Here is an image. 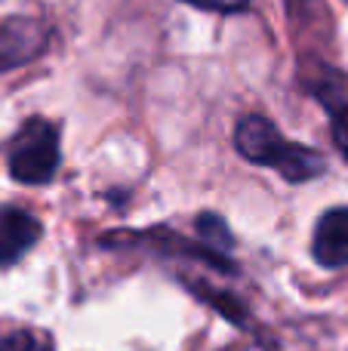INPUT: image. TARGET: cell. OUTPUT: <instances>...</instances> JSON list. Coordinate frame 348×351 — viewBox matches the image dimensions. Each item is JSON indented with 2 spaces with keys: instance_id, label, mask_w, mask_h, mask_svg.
Masks as SVG:
<instances>
[{
  "instance_id": "cell-5",
  "label": "cell",
  "mask_w": 348,
  "mask_h": 351,
  "mask_svg": "<svg viewBox=\"0 0 348 351\" xmlns=\"http://www.w3.org/2000/svg\"><path fill=\"white\" fill-rule=\"evenodd\" d=\"M40 241V222L18 206H0V268L18 262Z\"/></svg>"
},
{
  "instance_id": "cell-2",
  "label": "cell",
  "mask_w": 348,
  "mask_h": 351,
  "mask_svg": "<svg viewBox=\"0 0 348 351\" xmlns=\"http://www.w3.org/2000/svg\"><path fill=\"white\" fill-rule=\"evenodd\" d=\"M59 130L43 117L25 121L6 148L10 176L22 185H47L59 170Z\"/></svg>"
},
{
  "instance_id": "cell-4",
  "label": "cell",
  "mask_w": 348,
  "mask_h": 351,
  "mask_svg": "<svg viewBox=\"0 0 348 351\" xmlns=\"http://www.w3.org/2000/svg\"><path fill=\"white\" fill-rule=\"evenodd\" d=\"M306 80H308V90L321 99V105L330 114L333 142H336L339 154L348 160V74L318 65V74H312Z\"/></svg>"
},
{
  "instance_id": "cell-8",
  "label": "cell",
  "mask_w": 348,
  "mask_h": 351,
  "mask_svg": "<svg viewBox=\"0 0 348 351\" xmlns=\"http://www.w3.org/2000/svg\"><path fill=\"white\" fill-rule=\"evenodd\" d=\"M0 351H53V336L43 330H16L6 339H0Z\"/></svg>"
},
{
  "instance_id": "cell-1",
  "label": "cell",
  "mask_w": 348,
  "mask_h": 351,
  "mask_svg": "<svg viewBox=\"0 0 348 351\" xmlns=\"http://www.w3.org/2000/svg\"><path fill=\"white\" fill-rule=\"evenodd\" d=\"M234 145L250 164L271 167L287 182H308L324 173V158L314 154L312 148L296 145L284 139V133L271 121L259 114H250L234 130Z\"/></svg>"
},
{
  "instance_id": "cell-3",
  "label": "cell",
  "mask_w": 348,
  "mask_h": 351,
  "mask_svg": "<svg viewBox=\"0 0 348 351\" xmlns=\"http://www.w3.org/2000/svg\"><path fill=\"white\" fill-rule=\"evenodd\" d=\"M49 47V28L40 19H6L0 25V74L28 65Z\"/></svg>"
},
{
  "instance_id": "cell-7",
  "label": "cell",
  "mask_w": 348,
  "mask_h": 351,
  "mask_svg": "<svg viewBox=\"0 0 348 351\" xmlns=\"http://www.w3.org/2000/svg\"><path fill=\"white\" fill-rule=\"evenodd\" d=\"M197 231H201V241L203 247L216 250V253L225 256L228 250H232V231L225 228V222H222L219 216H213V213H203V216H197Z\"/></svg>"
},
{
  "instance_id": "cell-9",
  "label": "cell",
  "mask_w": 348,
  "mask_h": 351,
  "mask_svg": "<svg viewBox=\"0 0 348 351\" xmlns=\"http://www.w3.org/2000/svg\"><path fill=\"white\" fill-rule=\"evenodd\" d=\"M191 6H201V10H213V12H238L247 10L250 0H185Z\"/></svg>"
},
{
  "instance_id": "cell-6",
  "label": "cell",
  "mask_w": 348,
  "mask_h": 351,
  "mask_svg": "<svg viewBox=\"0 0 348 351\" xmlns=\"http://www.w3.org/2000/svg\"><path fill=\"white\" fill-rule=\"evenodd\" d=\"M314 259L324 268H343L348 265V206H336L327 210L318 219L314 228Z\"/></svg>"
}]
</instances>
